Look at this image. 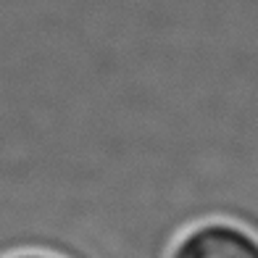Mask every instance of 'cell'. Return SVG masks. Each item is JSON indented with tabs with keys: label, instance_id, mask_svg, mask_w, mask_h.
I'll list each match as a JSON object with an SVG mask.
<instances>
[{
	"label": "cell",
	"instance_id": "obj_1",
	"mask_svg": "<svg viewBox=\"0 0 258 258\" xmlns=\"http://www.w3.org/2000/svg\"><path fill=\"white\" fill-rule=\"evenodd\" d=\"M171 258H258V240L232 224H203L184 234Z\"/></svg>",
	"mask_w": 258,
	"mask_h": 258
},
{
	"label": "cell",
	"instance_id": "obj_2",
	"mask_svg": "<svg viewBox=\"0 0 258 258\" xmlns=\"http://www.w3.org/2000/svg\"><path fill=\"white\" fill-rule=\"evenodd\" d=\"M16 258H50V255H16Z\"/></svg>",
	"mask_w": 258,
	"mask_h": 258
}]
</instances>
